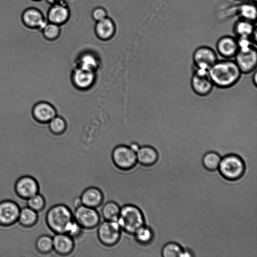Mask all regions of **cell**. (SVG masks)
Masks as SVG:
<instances>
[{"mask_svg": "<svg viewBox=\"0 0 257 257\" xmlns=\"http://www.w3.org/2000/svg\"><path fill=\"white\" fill-rule=\"evenodd\" d=\"M122 230L129 234H134L145 225L143 213L135 206L125 205L121 208L117 221Z\"/></svg>", "mask_w": 257, "mask_h": 257, "instance_id": "obj_4", "label": "cell"}, {"mask_svg": "<svg viewBox=\"0 0 257 257\" xmlns=\"http://www.w3.org/2000/svg\"><path fill=\"white\" fill-rule=\"evenodd\" d=\"M218 169L225 179L229 181H236L244 176L246 165L238 155L229 154L221 159Z\"/></svg>", "mask_w": 257, "mask_h": 257, "instance_id": "obj_5", "label": "cell"}, {"mask_svg": "<svg viewBox=\"0 0 257 257\" xmlns=\"http://www.w3.org/2000/svg\"><path fill=\"white\" fill-rule=\"evenodd\" d=\"M98 66V61L92 54H85L80 58L79 67L94 71Z\"/></svg>", "mask_w": 257, "mask_h": 257, "instance_id": "obj_30", "label": "cell"}, {"mask_svg": "<svg viewBox=\"0 0 257 257\" xmlns=\"http://www.w3.org/2000/svg\"><path fill=\"white\" fill-rule=\"evenodd\" d=\"M120 211L121 208L117 204L110 202L104 205L102 214L106 221H117Z\"/></svg>", "mask_w": 257, "mask_h": 257, "instance_id": "obj_24", "label": "cell"}, {"mask_svg": "<svg viewBox=\"0 0 257 257\" xmlns=\"http://www.w3.org/2000/svg\"><path fill=\"white\" fill-rule=\"evenodd\" d=\"M74 206L75 208L78 207L79 206L82 205L80 198H76L73 202Z\"/></svg>", "mask_w": 257, "mask_h": 257, "instance_id": "obj_35", "label": "cell"}, {"mask_svg": "<svg viewBox=\"0 0 257 257\" xmlns=\"http://www.w3.org/2000/svg\"><path fill=\"white\" fill-rule=\"evenodd\" d=\"M239 49L235 56V61L242 73L254 71L257 65L256 46L250 38H238Z\"/></svg>", "mask_w": 257, "mask_h": 257, "instance_id": "obj_3", "label": "cell"}, {"mask_svg": "<svg viewBox=\"0 0 257 257\" xmlns=\"http://www.w3.org/2000/svg\"><path fill=\"white\" fill-rule=\"evenodd\" d=\"M95 79L94 71L78 67L73 73L72 80L77 88L87 89L91 87Z\"/></svg>", "mask_w": 257, "mask_h": 257, "instance_id": "obj_16", "label": "cell"}, {"mask_svg": "<svg viewBox=\"0 0 257 257\" xmlns=\"http://www.w3.org/2000/svg\"><path fill=\"white\" fill-rule=\"evenodd\" d=\"M32 114L37 121L41 123H48L56 116V112L51 103L40 102L34 105Z\"/></svg>", "mask_w": 257, "mask_h": 257, "instance_id": "obj_15", "label": "cell"}, {"mask_svg": "<svg viewBox=\"0 0 257 257\" xmlns=\"http://www.w3.org/2000/svg\"><path fill=\"white\" fill-rule=\"evenodd\" d=\"M193 256V254L190 251L184 250L182 257H192Z\"/></svg>", "mask_w": 257, "mask_h": 257, "instance_id": "obj_36", "label": "cell"}, {"mask_svg": "<svg viewBox=\"0 0 257 257\" xmlns=\"http://www.w3.org/2000/svg\"><path fill=\"white\" fill-rule=\"evenodd\" d=\"M112 159L118 168L124 170L133 168L137 162L136 153L129 146L124 145L119 146L114 149Z\"/></svg>", "mask_w": 257, "mask_h": 257, "instance_id": "obj_9", "label": "cell"}, {"mask_svg": "<svg viewBox=\"0 0 257 257\" xmlns=\"http://www.w3.org/2000/svg\"><path fill=\"white\" fill-rule=\"evenodd\" d=\"M240 14L243 19L253 22L256 19L257 8L253 3H245L240 8Z\"/></svg>", "mask_w": 257, "mask_h": 257, "instance_id": "obj_29", "label": "cell"}, {"mask_svg": "<svg viewBox=\"0 0 257 257\" xmlns=\"http://www.w3.org/2000/svg\"><path fill=\"white\" fill-rule=\"evenodd\" d=\"M27 206L38 213H41L46 208V202L45 198L41 194L36 195L26 201Z\"/></svg>", "mask_w": 257, "mask_h": 257, "instance_id": "obj_27", "label": "cell"}, {"mask_svg": "<svg viewBox=\"0 0 257 257\" xmlns=\"http://www.w3.org/2000/svg\"><path fill=\"white\" fill-rule=\"evenodd\" d=\"M42 30L44 38L48 40L55 39L60 33V29L58 25L52 23L46 24Z\"/></svg>", "mask_w": 257, "mask_h": 257, "instance_id": "obj_32", "label": "cell"}, {"mask_svg": "<svg viewBox=\"0 0 257 257\" xmlns=\"http://www.w3.org/2000/svg\"><path fill=\"white\" fill-rule=\"evenodd\" d=\"M137 162L145 166H151L156 163L159 158L157 151L153 147H140L136 153Z\"/></svg>", "mask_w": 257, "mask_h": 257, "instance_id": "obj_19", "label": "cell"}, {"mask_svg": "<svg viewBox=\"0 0 257 257\" xmlns=\"http://www.w3.org/2000/svg\"><path fill=\"white\" fill-rule=\"evenodd\" d=\"M33 1H40V0H33Z\"/></svg>", "mask_w": 257, "mask_h": 257, "instance_id": "obj_39", "label": "cell"}, {"mask_svg": "<svg viewBox=\"0 0 257 257\" xmlns=\"http://www.w3.org/2000/svg\"><path fill=\"white\" fill-rule=\"evenodd\" d=\"M73 216L76 223L82 229H94L101 221L100 215L95 208L82 205L75 208Z\"/></svg>", "mask_w": 257, "mask_h": 257, "instance_id": "obj_7", "label": "cell"}, {"mask_svg": "<svg viewBox=\"0 0 257 257\" xmlns=\"http://www.w3.org/2000/svg\"><path fill=\"white\" fill-rule=\"evenodd\" d=\"M237 1H241V0H237Z\"/></svg>", "mask_w": 257, "mask_h": 257, "instance_id": "obj_40", "label": "cell"}, {"mask_svg": "<svg viewBox=\"0 0 257 257\" xmlns=\"http://www.w3.org/2000/svg\"><path fill=\"white\" fill-rule=\"evenodd\" d=\"M129 147L135 153H137L140 148V146L139 145V144L136 143H132Z\"/></svg>", "mask_w": 257, "mask_h": 257, "instance_id": "obj_34", "label": "cell"}, {"mask_svg": "<svg viewBox=\"0 0 257 257\" xmlns=\"http://www.w3.org/2000/svg\"><path fill=\"white\" fill-rule=\"evenodd\" d=\"M59 0H46V1L50 4H54L55 3L58 2Z\"/></svg>", "mask_w": 257, "mask_h": 257, "instance_id": "obj_38", "label": "cell"}, {"mask_svg": "<svg viewBox=\"0 0 257 257\" xmlns=\"http://www.w3.org/2000/svg\"><path fill=\"white\" fill-rule=\"evenodd\" d=\"M184 249L178 244L174 242L166 244L162 250V255L164 257H182Z\"/></svg>", "mask_w": 257, "mask_h": 257, "instance_id": "obj_28", "label": "cell"}, {"mask_svg": "<svg viewBox=\"0 0 257 257\" xmlns=\"http://www.w3.org/2000/svg\"><path fill=\"white\" fill-rule=\"evenodd\" d=\"M191 86L194 92L199 96L206 97L211 94L215 85L209 70L196 68L192 77Z\"/></svg>", "mask_w": 257, "mask_h": 257, "instance_id": "obj_6", "label": "cell"}, {"mask_svg": "<svg viewBox=\"0 0 257 257\" xmlns=\"http://www.w3.org/2000/svg\"><path fill=\"white\" fill-rule=\"evenodd\" d=\"M221 159V156L218 153L213 151L209 152L203 157V165L209 171H215L219 168Z\"/></svg>", "mask_w": 257, "mask_h": 257, "instance_id": "obj_25", "label": "cell"}, {"mask_svg": "<svg viewBox=\"0 0 257 257\" xmlns=\"http://www.w3.org/2000/svg\"><path fill=\"white\" fill-rule=\"evenodd\" d=\"M256 30L253 22L243 19L237 22L234 27V33L238 38H250Z\"/></svg>", "mask_w": 257, "mask_h": 257, "instance_id": "obj_21", "label": "cell"}, {"mask_svg": "<svg viewBox=\"0 0 257 257\" xmlns=\"http://www.w3.org/2000/svg\"><path fill=\"white\" fill-rule=\"evenodd\" d=\"M15 191L17 196L26 202V201L39 193V186L37 181L33 177L24 176L16 182Z\"/></svg>", "mask_w": 257, "mask_h": 257, "instance_id": "obj_11", "label": "cell"}, {"mask_svg": "<svg viewBox=\"0 0 257 257\" xmlns=\"http://www.w3.org/2000/svg\"><path fill=\"white\" fill-rule=\"evenodd\" d=\"M134 235L136 241L142 245L149 244L152 241L154 237L152 229L145 225L139 229Z\"/></svg>", "mask_w": 257, "mask_h": 257, "instance_id": "obj_26", "label": "cell"}, {"mask_svg": "<svg viewBox=\"0 0 257 257\" xmlns=\"http://www.w3.org/2000/svg\"><path fill=\"white\" fill-rule=\"evenodd\" d=\"M66 124L64 120L60 117L55 116L48 123V128L51 132L59 134L64 132Z\"/></svg>", "mask_w": 257, "mask_h": 257, "instance_id": "obj_31", "label": "cell"}, {"mask_svg": "<svg viewBox=\"0 0 257 257\" xmlns=\"http://www.w3.org/2000/svg\"><path fill=\"white\" fill-rule=\"evenodd\" d=\"M21 208L16 202L5 200L0 202V227L14 226L18 222Z\"/></svg>", "mask_w": 257, "mask_h": 257, "instance_id": "obj_10", "label": "cell"}, {"mask_svg": "<svg viewBox=\"0 0 257 257\" xmlns=\"http://www.w3.org/2000/svg\"><path fill=\"white\" fill-rule=\"evenodd\" d=\"M121 230L117 221H105L99 226L98 237L103 245L106 246H113L119 241Z\"/></svg>", "mask_w": 257, "mask_h": 257, "instance_id": "obj_8", "label": "cell"}, {"mask_svg": "<svg viewBox=\"0 0 257 257\" xmlns=\"http://www.w3.org/2000/svg\"><path fill=\"white\" fill-rule=\"evenodd\" d=\"M252 80H253V84L255 85V86L256 87H257V71H255L254 73L253 74Z\"/></svg>", "mask_w": 257, "mask_h": 257, "instance_id": "obj_37", "label": "cell"}, {"mask_svg": "<svg viewBox=\"0 0 257 257\" xmlns=\"http://www.w3.org/2000/svg\"><path fill=\"white\" fill-rule=\"evenodd\" d=\"M193 62L197 68L209 70L218 60L216 51L208 46H201L194 52Z\"/></svg>", "mask_w": 257, "mask_h": 257, "instance_id": "obj_12", "label": "cell"}, {"mask_svg": "<svg viewBox=\"0 0 257 257\" xmlns=\"http://www.w3.org/2000/svg\"><path fill=\"white\" fill-rule=\"evenodd\" d=\"M93 16L94 19L98 22L106 18V12L103 9L98 8L93 11Z\"/></svg>", "mask_w": 257, "mask_h": 257, "instance_id": "obj_33", "label": "cell"}, {"mask_svg": "<svg viewBox=\"0 0 257 257\" xmlns=\"http://www.w3.org/2000/svg\"><path fill=\"white\" fill-rule=\"evenodd\" d=\"M22 20L26 27L32 29H42L46 25L41 12L33 7L27 8L23 11Z\"/></svg>", "mask_w": 257, "mask_h": 257, "instance_id": "obj_13", "label": "cell"}, {"mask_svg": "<svg viewBox=\"0 0 257 257\" xmlns=\"http://www.w3.org/2000/svg\"><path fill=\"white\" fill-rule=\"evenodd\" d=\"M69 11L65 7L54 5L49 10L48 19L50 23L57 25L64 23L68 19Z\"/></svg>", "mask_w": 257, "mask_h": 257, "instance_id": "obj_20", "label": "cell"}, {"mask_svg": "<svg viewBox=\"0 0 257 257\" xmlns=\"http://www.w3.org/2000/svg\"><path fill=\"white\" fill-rule=\"evenodd\" d=\"M48 228L55 234H66L73 238L81 233L82 228L75 221L70 209L63 205L50 208L45 215Z\"/></svg>", "mask_w": 257, "mask_h": 257, "instance_id": "obj_1", "label": "cell"}, {"mask_svg": "<svg viewBox=\"0 0 257 257\" xmlns=\"http://www.w3.org/2000/svg\"><path fill=\"white\" fill-rule=\"evenodd\" d=\"M53 238V250L60 255L70 254L74 248L73 238L66 234H56Z\"/></svg>", "mask_w": 257, "mask_h": 257, "instance_id": "obj_17", "label": "cell"}, {"mask_svg": "<svg viewBox=\"0 0 257 257\" xmlns=\"http://www.w3.org/2000/svg\"><path fill=\"white\" fill-rule=\"evenodd\" d=\"M80 199L82 205L96 209L103 203L104 196L100 190L93 187L85 190Z\"/></svg>", "mask_w": 257, "mask_h": 257, "instance_id": "obj_18", "label": "cell"}, {"mask_svg": "<svg viewBox=\"0 0 257 257\" xmlns=\"http://www.w3.org/2000/svg\"><path fill=\"white\" fill-rule=\"evenodd\" d=\"M209 72L215 86L221 89L234 86L242 74L235 60L231 59L218 60Z\"/></svg>", "mask_w": 257, "mask_h": 257, "instance_id": "obj_2", "label": "cell"}, {"mask_svg": "<svg viewBox=\"0 0 257 257\" xmlns=\"http://www.w3.org/2000/svg\"><path fill=\"white\" fill-rule=\"evenodd\" d=\"M239 49L238 40L232 36H224L221 38L217 43L218 53L226 59L235 57Z\"/></svg>", "mask_w": 257, "mask_h": 257, "instance_id": "obj_14", "label": "cell"}, {"mask_svg": "<svg viewBox=\"0 0 257 257\" xmlns=\"http://www.w3.org/2000/svg\"><path fill=\"white\" fill-rule=\"evenodd\" d=\"M114 25L111 20L105 18L98 22L96 30L97 35L102 39H108L113 35Z\"/></svg>", "mask_w": 257, "mask_h": 257, "instance_id": "obj_22", "label": "cell"}, {"mask_svg": "<svg viewBox=\"0 0 257 257\" xmlns=\"http://www.w3.org/2000/svg\"><path fill=\"white\" fill-rule=\"evenodd\" d=\"M35 246L39 254H48L53 250V238L48 235H41L36 239Z\"/></svg>", "mask_w": 257, "mask_h": 257, "instance_id": "obj_23", "label": "cell"}]
</instances>
